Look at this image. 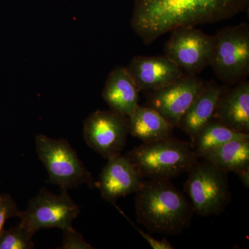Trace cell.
<instances>
[{
  "label": "cell",
  "mask_w": 249,
  "mask_h": 249,
  "mask_svg": "<svg viewBox=\"0 0 249 249\" xmlns=\"http://www.w3.org/2000/svg\"><path fill=\"white\" fill-rule=\"evenodd\" d=\"M223 86L214 119L238 132L249 133V83Z\"/></svg>",
  "instance_id": "cell-13"
},
{
  "label": "cell",
  "mask_w": 249,
  "mask_h": 249,
  "mask_svg": "<svg viewBox=\"0 0 249 249\" xmlns=\"http://www.w3.org/2000/svg\"><path fill=\"white\" fill-rule=\"evenodd\" d=\"M139 91H151L171 84L184 75L165 55L134 56L126 67Z\"/></svg>",
  "instance_id": "cell-12"
},
{
  "label": "cell",
  "mask_w": 249,
  "mask_h": 249,
  "mask_svg": "<svg viewBox=\"0 0 249 249\" xmlns=\"http://www.w3.org/2000/svg\"><path fill=\"white\" fill-rule=\"evenodd\" d=\"M170 32L164 55L187 74L196 75L211 67L215 36L208 35L195 27L178 28Z\"/></svg>",
  "instance_id": "cell-8"
},
{
  "label": "cell",
  "mask_w": 249,
  "mask_h": 249,
  "mask_svg": "<svg viewBox=\"0 0 249 249\" xmlns=\"http://www.w3.org/2000/svg\"><path fill=\"white\" fill-rule=\"evenodd\" d=\"M222 87L214 80L205 82L201 92L181 118L178 127L188 135L191 142L201 129L214 119Z\"/></svg>",
  "instance_id": "cell-15"
},
{
  "label": "cell",
  "mask_w": 249,
  "mask_h": 249,
  "mask_svg": "<svg viewBox=\"0 0 249 249\" xmlns=\"http://www.w3.org/2000/svg\"><path fill=\"white\" fill-rule=\"evenodd\" d=\"M32 233L20 224L3 230L0 234V249H32L35 248Z\"/></svg>",
  "instance_id": "cell-19"
},
{
  "label": "cell",
  "mask_w": 249,
  "mask_h": 249,
  "mask_svg": "<svg viewBox=\"0 0 249 249\" xmlns=\"http://www.w3.org/2000/svg\"><path fill=\"white\" fill-rule=\"evenodd\" d=\"M143 181L127 156L119 155L107 160L96 186L103 199L114 204L119 198L137 193Z\"/></svg>",
  "instance_id": "cell-11"
},
{
  "label": "cell",
  "mask_w": 249,
  "mask_h": 249,
  "mask_svg": "<svg viewBox=\"0 0 249 249\" xmlns=\"http://www.w3.org/2000/svg\"><path fill=\"white\" fill-rule=\"evenodd\" d=\"M201 159L229 174L249 167V139H235L213 149Z\"/></svg>",
  "instance_id": "cell-17"
},
{
  "label": "cell",
  "mask_w": 249,
  "mask_h": 249,
  "mask_svg": "<svg viewBox=\"0 0 249 249\" xmlns=\"http://www.w3.org/2000/svg\"><path fill=\"white\" fill-rule=\"evenodd\" d=\"M137 222L150 233L176 236L191 226L194 210L170 180L143 181L136 193Z\"/></svg>",
  "instance_id": "cell-2"
},
{
  "label": "cell",
  "mask_w": 249,
  "mask_h": 249,
  "mask_svg": "<svg viewBox=\"0 0 249 249\" xmlns=\"http://www.w3.org/2000/svg\"><path fill=\"white\" fill-rule=\"evenodd\" d=\"M249 0H134L131 27L145 45L178 28L213 24L246 11Z\"/></svg>",
  "instance_id": "cell-1"
},
{
  "label": "cell",
  "mask_w": 249,
  "mask_h": 249,
  "mask_svg": "<svg viewBox=\"0 0 249 249\" xmlns=\"http://www.w3.org/2000/svg\"><path fill=\"white\" fill-rule=\"evenodd\" d=\"M0 185H1V182H0Z\"/></svg>",
  "instance_id": "cell-24"
},
{
  "label": "cell",
  "mask_w": 249,
  "mask_h": 249,
  "mask_svg": "<svg viewBox=\"0 0 249 249\" xmlns=\"http://www.w3.org/2000/svg\"><path fill=\"white\" fill-rule=\"evenodd\" d=\"M187 173L184 190L195 213L202 217L222 213L232 199L228 173L205 160H197Z\"/></svg>",
  "instance_id": "cell-5"
},
{
  "label": "cell",
  "mask_w": 249,
  "mask_h": 249,
  "mask_svg": "<svg viewBox=\"0 0 249 249\" xmlns=\"http://www.w3.org/2000/svg\"><path fill=\"white\" fill-rule=\"evenodd\" d=\"M21 211L17 203L9 194H0V234L4 229V224L11 217H18Z\"/></svg>",
  "instance_id": "cell-20"
},
{
  "label": "cell",
  "mask_w": 249,
  "mask_h": 249,
  "mask_svg": "<svg viewBox=\"0 0 249 249\" xmlns=\"http://www.w3.org/2000/svg\"><path fill=\"white\" fill-rule=\"evenodd\" d=\"M36 146L39 160L48 173V182L60 187L61 191H68L83 184L93 188L92 175L67 141L38 134L36 138Z\"/></svg>",
  "instance_id": "cell-4"
},
{
  "label": "cell",
  "mask_w": 249,
  "mask_h": 249,
  "mask_svg": "<svg viewBox=\"0 0 249 249\" xmlns=\"http://www.w3.org/2000/svg\"><path fill=\"white\" fill-rule=\"evenodd\" d=\"M142 178L170 180L187 173L198 160L191 142L173 136L156 142H143L127 154Z\"/></svg>",
  "instance_id": "cell-3"
},
{
  "label": "cell",
  "mask_w": 249,
  "mask_h": 249,
  "mask_svg": "<svg viewBox=\"0 0 249 249\" xmlns=\"http://www.w3.org/2000/svg\"><path fill=\"white\" fill-rule=\"evenodd\" d=\"M205 82L196 74L183 75L164 88L149 91L147 106L153 108L175 127L196 96Z\"/></svg>",
  "instance_id": "cell-10"
},
{
  "label": "cell",
  "mask_w": 249,
  "mask_h": 249,
  "mask_svg": "<svg viewBox=\"0 0 249 249\" xmlns=\"http://www.w3.org/2000/svg\"><path fill=\"white\" fill-rule=\"evenodd\" d=\"M121 213L124 214V217L127 218L128 219L129 222L132 224V225L133 226L134 229L137 231L139 232V233L142 235V237L145 239V240L148 242L149 245L151 246L152 249H173L175 247H173L171 244L167 240L166 238H163V240H157V239L154 238L152 235H150V233H147V232H144L143 231H142V229H139V228L137 227L135 224H134L132 221L129 220L128 218L126 217L124 215V213L122 211H121Z\"/></svg>",
  "instance_id": "cell-22"
},
{
  "label": "cell",
  "mask_w": 249,
  "mask_h": 249,
  "mask_svg": "<svg viewBox=\"0 0 249 249\" xmlns=\"http://www.w3.org/2000/svg\"><path fill=\"white\" fill-rule=\"evenodd\" d=\"M235 173L238 176L242 185L248 189L249 188V167L237 170Z\"/></svg>",
  "instance_id": "cell-23"
},
{
  "label": "cell",
  "mask_w": 249,
  "mask_h": 249,
  "mask_svg": "<svg viewBox=\"0 0 249 249\" xmlns=\"http://www.w3.org/2000/svg\"><path fill=\"white\" fill-rule=\"evenodd\" d=\"M215 36L211 67L227 86L244 81L249 74V26L246 23L223 28Z\"/></svg>",
  "instance_id": "cell-6"
},
{
  "label": "cell",
  "mask_w": 249,
  "mask_h": 249,
  "mask_svg": "<svg viewBox=\"0 0 249 249\" xmlns=\"http://www.w3.org/2000/svg\"><path fill=\"white\" fill-rule=\"evenodd\" d=\"M128 119L129 134L143 142L172 137L175 127L149 106H137Z\"/></svg>",
  "instance_id": "cell-16"
},
{
  "label": "cell",
  "mask_w": 249,
  "mask_h": 249,
  "mask_svg": "<svg viewBox=\"0 0 249 249\" xmlns=\"http://www.w3.org/2000/svg\"><path fill=\"white\" fill-rule=\"evenodd\" d=\"M80 208L69 196L66 190L54 195L46 188L31 199L25 211H21L19 224L35 233L43 229L58 228L62 231L71 229Z\"/></svg>",
  "instance_id": "cell-7"
},
{
  "label": "cell",
  "mask_w": 249,
  "mask_h": 249,
  "mask_svg": "<svg viewBox=\"0 0 249 249\" xmlns=\"http://www.w3.org/2000/svg\"><path fill=\"white\" fill-rule=\"evenodd\" d=\"M128 134L127 116L115 111H94L84 122L85 142L106 160L121 155L126 146Z\"/></svg>",
  "instance_id": "cell-9"
},
{
  "label": "cell",
  "mask_w": 249,
  "mask_h": 249,
  "mask_svg": "<svg viewBox=\"0 0 249 249\" xmlns=\"http://www.w3.org/2000/svg\"><path fill=\"white\" fill-rule=\"evenodd\" d=\"M235 139H249V133L234 130L213 119L201 129L191 143L196 155L201 158L213 149Z\"/></svg>",
  "instance_id": "cell-18"
},
{
  "label": "cell",
  "mask_w": 249,
  "mask_h": 249,
  "mask_svg": "<svg viewBox=\"0 0 249 249\" xmlns=\"http://www.w3.org/2000/svg\"><path fill=\"white\" fill-rule=\"evenodd\" d=\"M61 247L60 249H93V247L85 241L83 236L77 232L73 227L62 231Z\"/></svg>",
  "instance_id": "cell-21"
},
{
  "label": "cell",
  "mask_w": 249,
  "mask_h": 249,
  "mask_svg": "<svg viewBox=\"0 0 249 249\" xmlns=\"http://www.w3.org/2000/svg\"><path fill=\"white\" fill-rule=\"evenodd\" d=\"M139 91L127 68L119 66L109 73L102 97L110 110L129 117L139 106Z\"/></svg>",
  "instance_id": "cell-14"
}]
</instances>
